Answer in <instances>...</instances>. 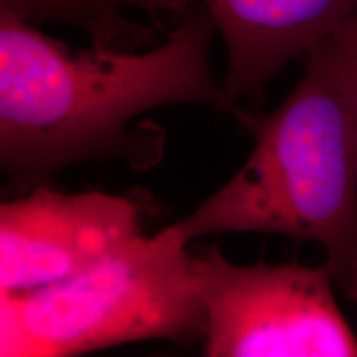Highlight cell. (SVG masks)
I'll return each mask as SVG.
<instances>
[{"instance_id": "cell-1", "label": "cell", "mask_w": 357, "mask_h": 357, "mask_svg": "<svg viewBox=\"0 0 357 357\" xmlns=\"http://www.w3.org/2000/svg\"><path fill=\"white\" fill-rule=\"evenodd\" d=\"M215 20L197 3L146 52L71 50L0 13V166L22 189L61 169L126 154L128 124L146 111L199 102L240 121L245 109L213 78Z\"/></svg>"}, {"instance_id": "cell-2", "label": "cell", "mask_w": 357, "mask_h": 357, "mask_svg": "<svg viewBox=\"0 0 357 357\" xmlns=\"http://www.w3.org/2000/svg\"><path fill=\"white\" fill-rule=\"evenodd\" d=\"M303 60L278 108L240 118L255 137L243 167L172 229L185 242L242 231L316 242L334 280L357 247V123L324 40Z\"/></svg>"}, {"instance_id": "cell-3", "label": "cell", "mask_w": 357, "mask_h": 357, "mask_svg": "<svg viewBox=\"0 0 357 357\" xmlns=\"http://www.w3.org/2000/svg\"><path fill=\"white\" fill-rule=\"evenodd\" d=\"M187 243L172 225L137 235L96 265L25 293H0V356L65 357L123 342L205 336Z\"/></svg>"}, {"instance_id": "cell-4", "label": "cell", "mask_w": 357, "mask_h": 357, "mask_svg": "<svg viewBox=\"0 0 357 357\" xmlns=\"http://www.w3.org/2000/svg\"><path fill=\"white\" fill-rule=\"evenodd\" d=\"M207 357H357V337L323 268L240 266L217 248L192 255Z\"/></svg>"}, {"instance_id": "cell-5", "label": "cell", "mask_w": 357, "mask_h": 357, "mask_svg": "<svg viewBox=\"0 0 357 357\" xmlns=\"http://www.w3.org/2000/svg\"><path fill=\"white\" fill-rule=\"evenodd\" d=\"M137 235L141 205L131 199L37 187L0 207V293L63 281Z\"/></svg>"}, {"instance_id": "cell-6", "label": "cell", "mask_w": 357, "mask_h": 357, "mask_svg": "<svg viewBox=\"0 0 357 357\" xmlns=\"http://www.w3.org/2000/svg\"><path fill=\"white\" fill-rule=\"evenodd\" d=\"M215 20L229 55L222 89L260 108L265 88L357 8V0H195Z\"/></svg>"}, {"instance_id": "cell-7", "label": "cell", "mask_w": 357, "mask_h": 357, "mask_svg": "<svg viewBox=\"0 0 357 357\" xmlns=\"http://www.w3.org/2000/svg\"><path fill=\"white\" fill-rule=\"evenodd\" d=\"M195 6V0H0V13L32 25H71L86 35L93 48L139 52L155 47L158 32L154 26L134 22L128 10L146 13L162 29L164 19L177 24Z\"/></svg>"}, {"instance_id": "cell-8", "label": "cell", "mask_w": 357, "mask_h": 357, "mask_svg": "<svg viewBox=\"0 0 357 357\" xmlns=\"http://www.w3.org/2000/svg\"><path fill=\"white\" fill-rule=\"evenodd\" d=\"M357 123V8L324 40Z\"/></svg>"}, {"instance_id": "cell-9", "label": "cell", "mask_w": 357, "mask_h": 357, "mask_svg": "<svg viewBox=\"0 0 357 357\" xmlns=\"http://www.w3.org/2000/svg\"><path fill=\"white\" fill-rule=\"evenodd\" d=\"M339 288L344 291L351 300L357 301V247L352 253L344 270L333 280Z\"/></svg>"}]
</instances>
